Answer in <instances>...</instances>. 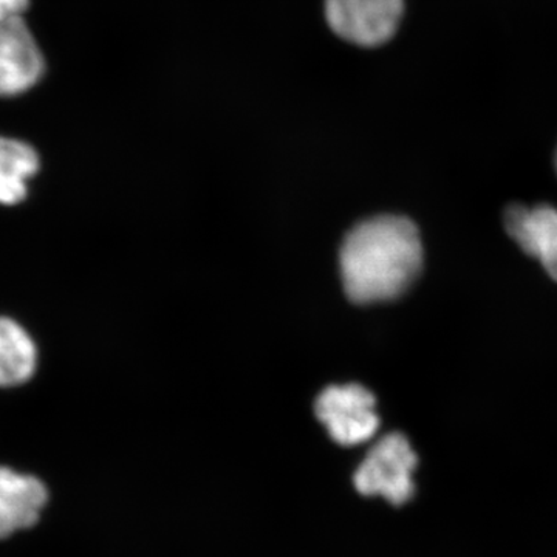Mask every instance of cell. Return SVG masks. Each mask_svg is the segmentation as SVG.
<instances>
[{
	"instance_id": "cell-11",
	"label": "cell",
	"mask_w": 557,
	"mask_h": 557,
	"mask_svg": "<svg viewBox=\"0 0 557 557\" xmlns=\"http://www.w3.org/2000/svg\"><path fill=\"white\" fill-rule=\"evenodd\" d=\"M556 166H557V157H556Z\"/></svg>"
},
{
	"instance_id": "cell-5",
	"label": "cell",
	"mask_w": 557,
	"mask_h": 557,
	"mask_svg": "<svg viewBox=\"0 0 557 557\" xmlns=\"http://www.w3.org/2000/svg\"><path fill=\"white\" fill-rule=\"evenodd\" d=\"M44 67L42 53L22 16L0 21V97L30 90Z\"/></svg>"
},
{
	"instance_id": "cell-7",
	"label": "cell",
	"mask_w": 557,
	"mask_h": 557,
	"mask_svg": "<svg viewBox=\"0 0 557 557\" xmlns=\"http://www.w3.org/2000/svg\"><path fill=\"white\" fill-rule=\"evenodd\" d=\"M49 491L35 475L0 467V539L38 523Z\"/></svg>"
},
{
	"instance_id": "cell-2",
	"label": "cell",
	"mask_w": 557,
	"mask_h": 557,
	"mask_svg": "<svg viewBox=\"0 0 557 557\" xmlns=\"http://www.w3.org/2000/svg\"><path fill=\"white\" fill-rule=\"evenodd\" d=\"M417 467L418 456L408 437L391 432L369 450L354 474V485L361 496L383 497L401 507L416 496Z\"/></svg>"
},
{
	"instance_id": "cell-8",
	"label": "cell",
	"mask_w": 557,
	"mask_h": 557,
	"mask_svg": "<svg viewBox=\"0 0 557 557\" xmlns=\"http://www.w3.org/2000/svg\"><path fill=\"white\" fill-rule=\"evenodd\" d=\"M38 369V347L20 322L0 318V387L27 383Z\"/></svg>"
},
{
	"instance_id": "cell-4",
	"label": "cell",
	"mask_w": 557,
	"mask_h": 557,
	"mask_svg": "<svg viewBox=\"0 0 557 557\" xmlns=\"http://www.w3.org/2000/svg\"><path fill=\"white\" fill-rule=\"evenodd\" d=\"M376 399L361 384L330 386L319 395L314 412L329 429L330 437L341 446L368 442L380 428L375 412Z\"/></svg>"
},
{
	"instance_id": "cell-3",
	"label": "cell",
	"mask_w": 557,
	"mask_h": 557,
	"mask_svg": "<svg viewBox=\"0 0 557 557\" xmlns=\"http://www.w3.org/2000/svg\"><path fill=\"white\" fill-rule=\"evenodd\" d=\"M403 13V0H325L330 28L359 47H379L394 38Z\"/></svg>"
},
{
	"instance_id": "cell-1",
	"label": "cell",
	"mask_w": 557,
	"mask_h": 557,
	"mask_svg": "<svg viewBox=\"0 0 557 557\" xmlns=\"http://www.w3.org/2000/svg\"><path fill=\"white\" fill-rule=\"evenodd\" d=\"M339 263L351 302L397 299L416 282L423 265L420 234L413 222L399 215L364 220L341 245Z\"/></svg>"
},
{
	"instance_id": "cell-10",
	"label": "cell",
	"mask_w": 557,
	"mask_h": 557,
	"mask_svg": "<svg viewBox=\"0 0 557 557\" xmlns=\"http://www.w3.org/2000/svg\"><path fill=\"white\" fill-rule=\"evenodd\" d=\"M27 7L28 0H0V21L21 17Z\"/></svg>"
},
{
	"instance_id": "cell-6",
	"label": "cell",
	"mask_w": 557,
	"mask_h": 557,
	"mask_svg": "<svg viewBox=\"0 0 557 557\" xmlns=\"http://www.w3.org/2000/svg\"><path fill=\"white\" fill-rule=\"evenodd\" d=\"M509 237L531 258L542 263L557 282V208L549 205H512L505 212Z\"/></svg>"
},
{
	"instance_id": "cell-9",
	"label": "cell",
	"mask_w": 557,
	"mask_h": 557,
	"mask_svg": "<svg viewBox=\"0 0 557 557\" xmlns=\"http://www.w3.org/2000/svg\"><path fill=\"white\" fill-rule=\"evenodd\" d=\"M39 164L38 152L28 143L0 137V205L14 207L25 200Z\"/></svg>"
}]
</instances>
